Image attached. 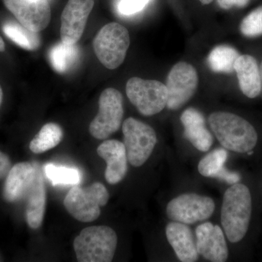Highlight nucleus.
I'll list each match as a JSON object with an SVG mask.
<instances>
[{
    "label": "nucleus",
    "mask_w": 262,
    "mask_h": 262,
    "mask_svg": "<svg viewBox=\"0 0 262 262\" xmlns=\"http://www.w3.org/2000/svg\"><path fill=\"white\" fill-rule=\"evenodd\" d=\"M252 215V196L249 188L241 183L226 190L221 210V223L229 242L238 243L249 228Z\"/></svg>",
    "instance_id": "nucleus-1"
},
{
    "label": "nucleus",
    "mask_w": 262,
    "mask_h": 262,
    "mask_svg": "<svg viewBox=\"0 0 262 262\" xmlns=\"http://www.w3.org/2000/svg\"><path fill=\"white\" fill-rule=\"evenodd\" d=\"M210 127L225 149L234 152L251 154L258 142L254 127L244 117L227 112L212 113Z\"/></svg>",
    "instance_id": "nucleus-2"
},
{
    "label": "nucleus",
    "mask_w": 262,
    "mask_h": 262,
    "mask_svg": "<svg viewBox=\"0 0 262 262\" xmlns=\"http://www.w3.org/2000/svg\"><path fill=\"white\" fill-rule=\"evenodd\" d=\"M73 246L78 261L110 262L116 251L117 236L108 226H92L81 231Z\"/></svg>",
    "instance_id": "nucleus-3"
},
{
    "label": "nucleus",
    "mask_w": 262,
    "mask_h": 262,
    "mask_svg": "<svg viewBox=\"0 0 262 262\" xmlns=\"http://www.w3.org/2000/svg\"><path fill=\"white\" fill-rule=\"evenodd\" d=\"M110 194L102 183L95 182L89 187L74 186L63 201L66 209L79 222H92L101 215V207L107 204Z\"/></svg>",
    "instance_id": "nucleus-4"
},
{
    "label": "nucleus",
    "mask_w": 262,
    "mask_h": 262,
    "mask_svg": "<svg viewBox=\"0 0 262 262\" xmlns=\"http://www.w3.org/2000/svg\"><path fill=\"white\" fill-rule=\"evenodd\" d=\"M129 46L128 31L116 22L103 26L94 40V49L98 59L106 68L112 70L123 63Z\"/></svg>",
    "instance_id": "nucleus-5"
},
{
    "label": "nucleus",
    "mask_w": 262,
    "mask_h": 262,
    "mask_svg": "<svg viewBox=\"0 0 262 262\" xmlns=\"http://www.w3.org/2000/svg\"><path fill=\"white\" fill-rule=\"evenodd\" d=\"M122 133L129 163L134 167L144 165L158 142L154 129L144 122L129 117L122 124Z\"/></svg>",
    "instance_id": "nucleus-6"
},
{
    "label": "nucleus",
    "mask_w": 262,
    "mask_h": 262,
    "mask_svg": "<svg viewBox=\"0 0 262 262\" xmlns=\"http://www.w3.org/2000/svg\"><path fill=\"white\" fill-rule=\"evenodd\" d=\"M98 113L91 122L89 131L95 139H107L120 129L123 118V98L121 93L110 88L101 93Z\"/></svg>",
    "instance_id": "nucleus-7"
},
{
    "label": "nucleus",
    "mask_w": 262,
    "mask_h": 262,
    "mask_svg": "<svg viewBox=\"0 0 262 262\" xmlns=\"http://www.w3.org/2000/svg\"><path fill=\"white\" fill-rule=\"evenodd\" d=\"M126 94L130 102L144 116L160 113L168 102L166 85L158 80L132 77L127 81Z\"/></svg>",
    "instance_id": "nucleus-8"
},
{
    "label": "nucleus",
    "mask_w": 262,
    "mask_h": 262,
    "mask_svg": "<svg viewBox=\"0 0 262 262\" xmlns=\"http://www.w3.org/2000/svg\"><path fill=\"white\" fill-rule=\"evenodd\" d=\"M214 209V201L209 196L186 193L169 202L166 213L173 222L193 225L209 219Z\"/></svg>",
    "instance_id": "nucleus-9"
},
{
    "label": "nucleus",
    "mask_w": 262,
    "mask_h": 262,
    "mask_svg": "<svg viewBox=\"0 0 262 262\" xmlns=\"http://www.w3.org/2000/svg\"><path fill=\"white\" fill-rule=\"evenodd\" d=\"M198 84V76L192 65L179 62L173 66L167 77L168 102L170 110H178L193 97Z\"/></svg>",
    "instance_id": "nucleus-10"
},
{
    "label": "nucleus",
    "mask_w": 262,
    "mask_h": 262,
    "mask_svg": "<svg viewBox=\"0 0 262 262\" xmlns=\"http://www.w3.org/2000/svg\"><path fill=\"white\" fill-rule=\"evenodd\" d=\"M4 3L19 23L33 32L42 31L51 21V7L47 0H4Z\"/></svg>",
    "instance_id": "nucleus-11"
},
{
    "label": "nucleus",
    "mask_w": 262,
    "mask_h": 262,
    "mask_svg": "<svg viewBox=\"0 0 262 262\" xmlns=\"http://www.w3.org/2000/svg\"><path fill=\"white\" fill-rule=\"evenodd\" d=\"M94 5V0H69L61 15L62 42L74 45L80 40Z\"/></svg>",
    "instance_id": "nucleus-12"
},
{
    "label": "nucleus",
    "mask_w": 262,
    "mask_h": 262,
    "mask_svg": "<svg viewBox=\"0 0 262 262\" xmlns=\"http://www.w3.org/2000/svg\"><path fill=\"white\" fill-rule=\"evenodd\" d=\"M196 244L198 252L208 261L225 262L229 257V250L224 231L219 225L205 222L196 227Z\"/></svg>",
    "instance_id": "nucleus-13"
},
{
    "label": "nucleus",
    "mask_w": 262,
    "mask_h": 262,
    "mask_svg": "<svg viewBox=\"0 0 262 262\" xmlns=\"http://www.w3.org/2000/svg\"><path fill=\"white\" fill-rule=\"evenodd\" d=\"M37 163L27 162L12 166L5 180L3 196L8 203H15L26 199L35 182Z\"/></svg>",
    "instance_id": "nucleus-14"
},
{
    "label": "nucleus",
    "mask_w": 262,
    "mask_h": 262,
    "mask_svg": "<svg viewBox=\"0 0 262 262\" xmlns=\"http://www.w3.org/2000/svg\"><path fill=\"white\" fill-rule=\"evenodd\" d=\"M97 153L106 163V182L110 184L121 182L127 172V153L124 143L115 139L103 141L98 146Z\"/></svg>",
    "instance_id": "nucleus-15"
},
{
    "label": "nucleus",
    "mask_w": 262,
    "mask_h": 262,
    "mask_svg": "<svg viewBox=\"0 0 262 262\" xmlns=\"http://www.w3.org/2000/svg\"><path fill=\"white\" fill-rule=\"evenodd\" d=\"M165 234L169 244L181 261L194 262L198 259L196 241L187 225L172 221L166 226Z\"/></svg>",
    "instance_id": "nucleus-16"
},
{
    "label": "nucleus",
    "mask_w": 262,
    "mask_h": 262,
    "mask_svg": "<svg viewBox=\"0 0 262 262\" xmlns=\"http://www.w3.org/2000/svg\"><path fill=\"white\" fill-rule=\"evenodd\" d=\"M184 136L199 151H208L213 145V137L208 130L203 114L194 108L184 110L181 116Z\"/></svg>",
    "instance_id": "nucleus-17"
},
{
    "label": "nucleus",
    "mask_w": 262,
    "mask_h": 262,
    "mask_svg": "<svg viewBox=\"0 0 262 262\" xmlns=\"http://www.w3.org/2000/svg\"><path fill=\"white\" fill-rule=\"evenodd\" d=\"M239 89L249 98L258 97L261 92V73L256 58L250 55H241L234 63Z\"/></svg>",
    "instance_id": "nucleus-18"
},
{
    "label": "nucleus",
    "mask_w": 262,
    "mask_h": 262,
    "mask_svg": "<svg viewBox=\"0 0 262 262\" xmlns=\"http://www.w3.org/2000/svg\"><path fill=\"white\" fill-rule=\"evenodd\" d=\"M228 158V152L225 149L213 150L206 155L198 164V171L203 177L220 179L229 184H234L241 181V176L225 168V164Z\"/></svg>",
    "instance_id": "nucleus-19"
},
{
    "label": "nucleus",
    "mask_w": 262,
    "mask_h": 262,
    "mask_svg": "<svg viewBox=\"0 0 262 262\" xmlns=\"http://www.w3.org/2000/svg\"><path fill=\"white\" fill-rule=\"evenodd\" d=\"M26 218L29 227L37 229L42 225L46 206V189L44 179L37 165L35 182L27 198Z\"/></svg>",
    "instance_id": "nucleus-20"
},
{
    "label": "nucleus",
    "mask_w": 262,
    "mask_h": 262,
    "mask_svg": "<svg viewBox=\"0 0 262 262\" xmlns=\"http://www.w3.org/2000/svg\"><path fill=\"white\" fill-rule=\"evenodd\" d=\"M80 51L77 45L60 42L51 48L49 59L52 67L58 73H66L73 68L80 59Z\"/></svg>",
    "instance_id": "nucleus-21"
},
{
    "label": "nucleus",
    "mask_w": 262,
    "mask_h": 262,
    "mask_svg": "<svg viewBox=\"0 0 262 262\" xmlns=\"http://www.w3.org/2000/svg\"><path fill=\"white\" fill-rule=\"evenodd\" d=\"M3 30L10 40L27 51H35L40 46L38 32H33L19 22L8 20L3 24Z\"/></svg>",
    "instance_id": "nucleus-22"
},
{
    "label": "nucleus",
    "mask_w": 262,
    "mask_h": 262,
    "mask_svg": "<svg viewBox=\"0 0 262 262\" xmlns=\"http://www.w3.org/2000/svg\"><path fill=\"white\" fill-rule=\"evenodd\" d=\"M239 56L235 48L220 45L213 48L208 55V66L215 73H232L234 72V63Z\"/></svg>",
    "instance_id": "nucleus-23"
},
{
    "label": "nucleus",
    "mask_w": 262,
    "mask_h": 262,
    "mask_svg": "<svg viewBox=\"0 0 262 262\" xmlns=\"http://www.w3.org/2000/svg\"><path fill=\"white\" fill-rule=\"evenodd\" d=\"M63 137V130L58 124H46L31 141L29 149L35 154L46 152L58 146Z\"/></svg>",
    "instance_id": "nucleus-24"
},
{
    "label": "nucleus",
    "mask_w": 262,
    "mask_h": 262,
    "mask_svg": "<svg viewBox=\"0 0 262 262\" xmlns=\"http://www.w3.org/2000/svg\"><path fill=\"white\" fill-rule=\"evenodd\" d=\"M45 173L54 186L79 185L82 180V174L78 169L53 163L45 165Z\"/></svg>",
    "instance_id": "nucleus-25"
},
{
    "label": "nucleus",
    "mask_w": 262,
    "mask_h": 262,
    "mask_svg": "<svg viewBox=\"0 0 262 262\" xmlns=\"http://www.w3.org/2000/svg\"><path fill=\"white\" fill-rule=\"evenodd\" d=\"M239 30L246 37H257L262 35V6L252 10L243 19Z\"/></svg>",
    "instance_id": "nucleus-26"
},
{
    "label": "nucleus",
    "mask_w": 262,
    "mask_h": 262,
    "mask_svg": "<svg viewBox=\"0 0 262 262\" xmlns=\"http://www.w3.org/2000/svg\"><path fill=\"white\" fill-rule=\"evenodd\" d=\"M149 2L150 0H120L118 10L120 14L129 16L139 13Z\"/></svg>",
    "instance_id": "nucleus-27"
},
{
    "label": "nucleus",
    "mask_w": 262,
    "mask_h": 262,
    "mask_svg": "<svg viewBox=\"0 0 262 262\" xmlns=\"http://www.w3.org/2000/svg\"><path fill=\"white\" fill-rule=\"evenodd\" d=\"M251 0H217L218 5L224 10H230L233 8H243L247 6Z\"/></svg>",
    "instance_id": "nucleus-28"
},
{
    "label": "nucleus",
    "mask_w": 262,
    "mask_h": 262,
    "mask_svg": "<svg viewBox=\"0 0 262 262\" xmlns=\"http://www.w3.org/2000/svg\"><path fill=\"white\" fill-rule=\"evenodd\" d=\"M12 168L9 157L0 151V180L6 178Z\"/></svg>",
    "instance_id": "nucleus-29"
},
{
    "label": "nucleus",
    "mask_w": 262,
    "mask_h": 262,
    "mask_svg": "<svg viewBox=\"0 0 262 262\" xmlns=\"http://www.w3.org/2000/svg\"><path fill=\"white\" fill-rule=\"evenodd\" d=\"M5 51V45L3 38L0 37V52H4Z\"/></svg>",
    "instance_id": "nucleus-30"
},
{
    "label": "nucleus",
    "mask_w": 262,
    "mask_h": 262,
    "mask_svg": "<svg viewBox=\"0 0 262 262\" xmlns=\"http://www.w3.org/2000/svg\"><path fill=\"white\" fill-rule=\"evenodd\" d=\"M213 1V0H200V2H201L203 5H209L210 3H211Z\"/></svg>",
    "instance_id": "nucleus-31"
},
{
    "label": "nucleus",
    "mask_w": 262,
    "mask_h": 262,
    "mask_svg": "<svg viewBox=\"0 0 262 262\" xmlns=\"http://www.w3.org/2000/svg\"><path fill=\"white\" fill-rule=\"evenodd\" d=\"M3 90H2L1 86H0V106H1L2 102H3Z\"/></svg>",
    "instance_id": "nucleus-32"
},
{
    "label": "nucleus",
    "mask_w": 262,
    "mask_h": 262,
    "mask_svg": "<svg viewBox=\"0 0 262 262\" xmlns=\"http://www.w3.org/2000/svg\"><path fill=\"white\" fill-rule=\"evenodd\" d=\"M260 73H261V91H262V61L261 65H260Z\"/></svg>",
    "instance_id": "nucleus-33"
}]
</instances>
